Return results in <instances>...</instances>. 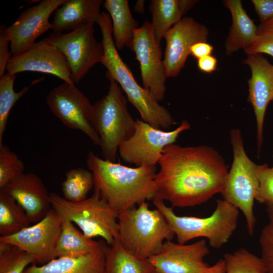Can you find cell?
I'll return each instance as SVG.
<instances>
[{"label":"cell","instance_id":"9a60e30c","mask_svg":"<svg viewBox=\"0 0 273 273\" xmlns=\"http://www.w3.org/2000/svg\"><path fill=\"white\" fill-rule=\"evenodd\" d=\"M6 71L13 75L24 71L41 72L74 84L64 55L56 46L43 39L34 43L22 53L11 56L7 63Z\"/></svg>","mask_w":273,"mask_h":273},{"label":"cell","instance_id":"4dcf8cb0","mask_svg":"<svg viewBox=\"0 0 273 273\" xmlns=\"http://www.w3.org/2000/svg\"><path fill=\"white\" fill-rule=\"evenodd\" d=\"M35 264L34 258L20 248L0 242V273H23Z\"/></svg>","mask_w":273,"mask_h":273},{"label":"cell","instance_id":"603a6c76","mask_svg":"<svg viewBox=\"0 0 273 273\" xmlns=\"http://www.w3.org/2000/svg\"><path fill=\"white\" fill-rule=\"evenodd\" d=\"M197 0H152L149 10L157 42L161 46L164 34L180 21L197 3Z\"/></svg>","mask_w":273,"mask_h":273},{"label":"cell","instance_id":"f1b7e54d","mask_svg":"<svg viewBox=\"0 0 273 273\" xmlns=\"http://www.w3.org/2000/svg\"><path fill=\"white\" fill-rule=\"evenodd\" d=\"M16 75L8 72L0 77V146L3 145V139L6 128L10 111L15 103L36 83L25 86L20 92H16L14 84Z\"/></svg>","mask_w":273,"mask_h":273},{"label":"cell","instance_id":"60d3db41","mask_svg":"<svg viewBox=\"0 0 273 273\" xmlns=\"http://www.w3.org/2000/svg\"><path fill=\"white\" fill-rule=\"evenodd\" d=\"M144 1H138L134 6V11L139 13H143L144 11Z\"/></svg>","mask_w":273,"mask_h":273},{"label":"cell","instance_id":"7bdbcfd3","mask_svg":"<svg viewBox=\"0 0 273 273\" xmlns=\"http://www.w3.org/2000/svg\"><path fill=\"white\" fill-rule=\"evenodd\" d=\"M273 167V166H272Z\"/></svg>","mask_w":273,"mask_h":273},{"label":"cell","instance_id":"4316f807","mask_svg":"<svg viewBox=\"0 0 273 273\" xmlns=\"http://www.w3.org/2000/svg\"><path fill=\"white\" fill-rule=\"evenodd\" d=\"M31 223L24 209L10 195L0 190V235L14 234Z\"/></svg>","mask_w":273,"mask_h":273},{"label":"cell","instance_id":"5b68a950","mask_svg":"<svg viewBox=\"0 0 273 273\" xmlns=\"http://www.w3.org/2000/svg\"><path fill=\"white\" fill-rule=\"evenodd\" d=\"M118 224L121 245L144 259L157 254L164 243L175 236L162 213L150 209L147 202L119 213Z\"/></svg>","mask_w":273,"mask_h":273},{"label":"cell","instance_id":"8d00e7d4","mask_svg":"<svg viewBox=\"0 0 273 273\" xmlns=\"http://www.w3.org/2000/svg\"><path fill=\"white\" fill-rule=\"evenodd\" d=\"M261 23L273 18V0H252Z\"/></svg>","mask_w":273,"mask_h":273},{"label":"cell","instance_id":"2e32d148","mask_svg":"<svg viewBox=\"0 0 273 273\" xmlns=\"http://www.w3.org/2000/svg\"><path fill=\"white\" fill-rule=\"evenodd\" d=\"M209 253L205 239L191 244L167 240L157 254L148 259L160 273H203L209 266L204 259Z\"/></svg>","mask_w":273,"mask_h":273},{"label":"cell","instance_id":"5bb4252c","mask_svg":"<svg viewBox=\"0 0 273 273\" xmlns=\"http://www.w3.org/2000/svg\"><path fill=\"white\" fill-rule=\"evenodd\" d=\"M66 0H43L21 12L16 20L5 32L10 41L12 56L27 50L37 37L49 29L51 15Z\"/></svg>","mask_w":273,"mask_h":273},{"label":"cell","instance_id":"1f68e13d","mask_svg":"<svg viewBox=\"0 0 273 273\" xmlns=\"http://www.w3.org/2000/svg\"><path fill=\"white\" fill-rule=\"evenodd\" d=\"M24 164L4 145L0 146V190L24 173Z\"/></svg>","mask_w":273,"mask_h":273},{"label":"cell","instance_id":"b9f144b4","mask_svg":"<svg viewBox=\"0 0 273 273\" xmlns=\"http://www.w3.org/2000/svg\"><path fill=\"white\" fill-rule=\"evenodd\" d=\"M149 273H160L159 272H158V271H157L156 270H155L154 268Z\"/></svg>","mask_w":273,"mask_h":273},{"label":"cell","instance_id":"d6a6232c","mask_svg":"<svg viewBox=\"0 0 273 273\" xmlns=\"http://www.w3.org/2000/svg\"><path fill=\"white\" fill-rule=\"evenodd\" d=\"M268 222L262 228L259 237L261 258L267 273H273V204L266 203Z\"/></svg>","mask_w":273,"mask_h":273},{"label":"cell","instance_id":"836d02e7","mask_svg":"<svg viewBox=\"0 0 273 273\" xmlns=\"http://www.w3.org/2000/svg\"><path fill=\"white\" fill-rule=\"evenodd\" d=\"M244 51L247 55L266 54L273 58V18L257 27L254 40Z\"/></svg>","mask_w":273,"mask_h":273},{"label":"cell","instance_id":"cb8c5ba5","mask_svg":"<svg viewBox=\"0 0 273 273\" xmlns=\"http://www.w3.org/2000/svg\"><path fill=\"white\" fill-rule=\"evenodd\" d=\"M112 24L113 37L117 50L127 47L132 50L138 22L133 17L127 0H106L103 4Z\"/></svg>","mask_w":273,"mask_h":273},{"label":"cell","instance_id":"74e56055","mask_svg":"<svg viewBox=\"0 0 273 273\" xmlns=\"http://www.w3.org/2000/svg\"><path fill=\"white\" fill-rule=\"evenodd\" d=\"M213 50V46L207 42H199L192 46L190 50V55L198 59L205 56L211 55Z\"/></svg>","mask_w":273,"mask_h":273},{"label":"cell","instance_id":"d4e9b609","mask_svg":"<svg viewBox=\"0 0 273 273\" xmlns=\"http://www.w3.org/2000/svg\"><path fill=\"white\" fill-rule=\"evenodd\" d=\"M104 273H149L154 267L148 259L134 255L116 241L108 245L103 240Z\"/></svg>","mask_w":273,"mask_h":273},{"label":"cell","instance_id":"30bf717a","mask_svg":"<svg viewBox=\"0 0 273 273\" xmlns=\"http://www.w3.org/2000/svg\"><path fill=\"white\" fill-rule=\"evenodd\" d=\"M190 128L186 120L171 131L156 128L142 119L135 120V129L132 135L119 147L121 158L126 163L156 166L164 148L174 144L179 135Z\"/></svg>","mask_w":273,"mask_h":273},{"label":"cell","instance_id":"4fadbf2b","mask_svg":"<svg viewBox=\"0 0 273 273\" xmlns=\"http://www.w3.org/2000/svg\"><path fill=\"white\" fill-rule=\"evenodd\" d=\"M160 46L151 22L146 21L135 30L132 51L140 63L143 87L158 102L164 98L167 77Z\"/></svg>","mask_w":273,"mask_h":273},{"label":"cell","instance_id":"f546056e","mask_svg":"<svg viewBox=\"0 0 273 273\" xmlns=\"http://www.w3.org/2000/svg\"><path fill=\"white\" fill-rule=\"evenodd\" d=\"M225 273H267L261 258L244 247L223 255Z\"/></svg>","mask_w":273,"mask_h":273},{"label":"cell","instance_id":"484cf974","mask_svg":"<svg viewBox=\"0 0 273 273\" xmlns=\"http://www.w3.org/2000/svg\"><path fill=\"white\" fill-rule=\"evenodd\" d=\"M101 247L102 240L96 241L86 237L72 222L63 217L61 232L56 251V258L80 256Z\"/></svg>","mask_w":273,"mask_h":273},{"label":"cell","instance_id":"ab89813d","mask_svg":"<svg viewBox=\"0 0 273 273\" xmlns=\"http://www.w3.org/2000/svg\"><path fill=\"white\" fill-rule=\"evenodd\" d=\"M225 265L223 259H220L212 266H209L203 273H225Z\"/></svg>","mask_w":273,"mask_h":273},{"label":"cell","instance_id":"8992f818","mask_svg":"<svg viewBox=\"0 0 273 273\" xmlns=\"http://www.w3.org/2000/svg\"><path fill=\"white\" fill-rule=\"evenodd\" d=\"M108 93L93 105L92 123L100 139L105 160L115 162L119 146L135 129L127 108V101L115 81L109 80Z\"/></svg>","mask_w":273,"mask_h":273},{"label":"cell","instance_id":"8fae6325","mask_svg":"<svg viewBox=\"0 0 273 273\" xmlns=\"http://www.w3.org/2000/svg\"><path fill=\"white\" fill-rule=\"evenodd\" d=\"M46 101L52 113L65 126L84 133L100 146V137L92 123L93 105L75 84L64 82L49 92Z\"/></svg>","mask_w":273,"mask_h":273},{"label":"cell","instance_id":"6da1fadb","mask_svg":"<svg viewBox=\"0 0 273 273\" xmlns=\"http://www.w3.org/2000/svg\"><path fill=\"white\" fill-rule=\"evenodd\" d=\"M158 164L155 196L169 202L173 208L199 205L221 194L229 172L219 153L205 145H169Z\"/></svg>","mask_w":273,"mask_h":273},{"label":"cell","instance_id":"e575fe53","mask_svg":"<svg viewBox=\"0 0 273 273\" xmlns=\"http://www.w3.org/2000/svg\"><path fill=\"white\" fill-rule=\"evenodd\" d=\"M256 175L259 185L255 200L260 203L273 204V167L257 165Z\"/></svg>","mask_w":273,"mask_h":273},{"label":"cell","instance_id":"9c48e42d","mask_svg":"<svg viewBox=\"0 0 273 273\" xmlns=\"http://www.w3.org/2000/svg\"><path fill=\"white\" fill-rule=\"evenodd\" d=\"M94 24L85 23L66 33H52L43 39L64 55L74 84H78L93 67L101 62L103 46L94 36Z\"/></svg>","mask_w":273,"mask_h":273},{"label":"cell","instance_id":"83f0119b","mask_svg":"<svg viewBox=\"0 0 273 273\" xmlns=\"http://www.w3.org/2000/svg\"><path fill=\"white\" fill-rule=\"evenodd\" d=\"M95 186L93 173L84 168H72L66 173L62 183L63 197L71 202H80L87 196Z\"/></svg>","mask_w":273,"mask_h":273},{"label":"cell","instance_id":"d590c367","mask_svg":"<svg viewBox=\"0 0 273 273\" xmlns=\"http://www.w3.org/2000/svg\"><path fill=\"white\" fill-rule=\"evenodd\" d=\"M5 27L2 25L0 27V77L5 74L7 63L12 56L9 50L10 41L5 32Z\"/></svg>","mask_w":273,"mask_h":273},{"label":"cell","instance_id":"e0dca14e","mask_svg":"<svg viewBox=\"0 0 273 273\" xmlns=\"http://www.w3.org/2000/svg\"><path fill=\"white\" fill-rule=\"evenodd\" d=\"M208 34L206 26L189 17H184L166 32L163 37L166 41L163 62L167 77L179 74L192 46L206 42Z\"/></svg>","mask_w":273,"mask_h":273},{"label":"cell","instance_id":"ac0fdd59","mask_svg":"<svg viewBox=\"0 0 273 273\" xmlns=\"http://www.w3.org/2000/svg\"><path fill=\"white\" fill-rule=\"evenodd\" d=\"M243 63L251 71V76L248 80L249 99L256 117L259 151L263 141L265 111L269 103L273 100V65L261 54L247 55Z\"/></svg>","mask_w":273,"mask_h":273},{"label":"cell","instance_id":"277c9868","mask_svg":"<svg viewBox=\"0 0 273 273\" xmlns=\"http://www.w3.org/2000/svg\"><path fill=\"white\" fill-rule=\"evenodd\" d=\"M152 200L180 244L203 238L208 240L212 248L219 249L229 242L237 227L239 210L224 199L216 200L214 211L205 217L179 216L158 197L155 196Z\"/></svg>","mask_w":273,"mask_h":273},{"label":"cell","instance_id":"52a82bcc","mask_svg":"<svg viewBox=\"0 0 273 273\" xmlns=\"http://www.w3.org/2000/svg\"><path fill=\"white\" fill-rule=\"evenodd\" d=\"M51 207L75 223L87 238L99 237L108 245L119 240V213L102 197L96 188L92 195L80 202H71L50 193Z\"/></svg>","mask_w":273,"mask_h":273},{"label":"cell","instance_id":"ba28073f","mask_svg":"<svg viewBox=\"0 0 273 273\" xmlns=\"http://www.w3.org/2000/svg\"><path fill=\"white\" fill-rule=\"evenodd\" d=\"M231 142L233 161L221 192L223 199L235 206L245 217L248 232L252 236L256 223L253 211L254 201L258 189L257 165L247 156L240 130H231Z\"/></svg>","mask_w":273,"mask_h":273},{"label":"cell","instance_id":"f35d334b","mask_svg":"<svg viewBox=\"0 0 273 273\" xmlns=\"http://www.w3.org/2000/svg\"><path fill=\"white\" fill-rule=\"evenodd\" d=\"M217 61L212 55L203 57L197 59V65L199 70L203 72L210 73L216 69Z\"/></svg>","mask_w":273,"mask_h":273},{"label":"cell","instance_id":"d6986e66","mask_svg":"<svg viewBox=\"0 0 273 273\" xmlns=\"http://www.w3.org/2000/svg\"><path fill=\"white\" fill-rule=\"evenodd\" d=\"M0 190L16 201L26 212L31 223L40 221L52 208L50 194L35 173H24Z\"/></svg>","mask_w":273,"mask_h":273},{"label":"cell","instance_id":"3957f363","mask_svg":"<svg viewBox=\"0 0 273 273\" xmlns=\"http://www.w3.org/2000/svg\"><path fill=\"white\" fill-rule=\"evenodd\" d=\"M98 25L102 32L104 49L101 63L107 69V78L118 83L128 100L139 111L142 120L164 130L174 125L175 122L168 110L138 84L130 69L120 57L114 43L109 13L102 12Z\"/></svg>","mask_w":273,"mask_h":273},{"label":"cell","instance_id":"7c38bea8","mask_svg":"<svg viewBox=\"0 0 273 273\" xmlns=\"http://www.w3.org/2000/svg\"><path fill=\"white\" fill-rule=\"evenodd\" d=\"M63 217L51 208L47 214L33 225L7 236L0 242L16 246L34 258L35 264H44L56 258Z\"/></svg>","mask_w":273,"mask_h":273},{"label":"cell","instance_id":"ffe728a7","mask_svg":"<svg viewBox=\"0 0 273 273\" xmlns=\"http://www.w3.org/2000/svg\"><path fill=\"white\" fill-rule=\"evenodd\" d=\"M102 0H66L56 9L51 23L53 33H62L73 30L82 24H98Z\"/></svg>","mask_w":273,"mask_h":273},{"label":"cell","instance_id":"7a4b0ae2","mask_svg":"<svg viewBox=\"0 0 273 273\" xmlns=\"http://www.w3.org/2000/svg\"><path fill=\"white\" fill-rule=\"evenodd\" d=\"M86 165L93 174L94 187L118 213L152 200L156 194V166L127 167L102 159L92 151Z\"/></svg>","mask_w":273,"mask_h":273},{"label":"cell","instance_id":"7402d4cb","mask_svg":"<svg viewBox=\"0 0 273 273\" xmlns=\"http://www.w3.org/2000/svg\"><path fill=\"white\" fill-rule=\"evenodd\" d=\"M232 17V25L225 42V54L231 55L243 49L245 51L254 40L257 27L247 15L240 0L223 1Z\"/></svg>","mask_w":273,"mask_h":273},{"label":"cell","instance_id":"44dd1931","mask_svg":"<svg viewBox=\"0 0 273 273\" xmlns=\"http://www.w3.org/2000/svg\"><path fill=\"white\" fill-rule=\"evenodd\" d=\"M105 255L102 247L93 252L77 257H61L38 265L33 264L23 273H104Z\"/></svg>","mask_w":273,"mask_h":273}]
</instances>
